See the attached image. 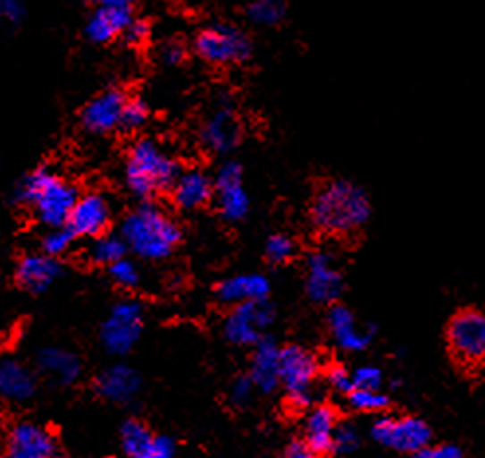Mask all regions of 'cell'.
<instances>
[{
	"label": "cell",
	"mask_w": 485,
	"mask_h": 458,
	"mask_svg": "<svg viewBox=\"0 0 485 458\" xmlns=\"http://www.w3.org/2000/svg\"><path fill=\"white\" fill-rule=\"evenodd\" d=\"M370 199L362 187L346 179H332L316 191L311 205V221L316 231L329 236H346L368 223Z\"/></svg>",
	"instance_id": "6da1fadb"
},
{
	"label": "cell",
	"mask_w": 485,
	"mask_h": 458,
	"mask_svg": "<svg viewBox=\"0 0 485 458\" xmlns=\"http://www.w3.org/2000/svg\"><path fill=\"white\" fill-rule=\"evenodd\" d=\"M121 236L128 250L144 260H165L181 241V231L163 208L144 203L124 218Z\"/></svg>",
	"instance_id": "7a4b0ae2"
},
{
	"label": "cell",
	"mask_w": 485,
	"mask_h": 458,
	"mask_svg": "<svg viewBox=\"0 0 485 458\" xmlns=\"http://www.w3.org/2000/svg\"><path fill=\"white\" fill-rule=\"evenodd\" d=\"M77 197L79 193L73 183L46 167L28 174L16 187L18 201L32 207L34 215L49 228L67 225Z\"/></svg>",
	"instance_id": "3957f363"
},
{
	"label": "cell",
	"mask_w": 485,
	"mask_h": 458,
	"mask_svg": "<svg viewBox=\"0 0 485 458\" xmlns=\"http://www.w3.org/2000/svg\"><path fill=\"white\" fill-rule=\"evenodd\" d=\"M180 172L177 159L162 144L142 138L128 154L126 183L136 197L150 199L170 189Z\"/></svg>",
	"instance_id": "277c9868"
},
{
	"label": "cell",
	"mask_w": 485,
	"mask_h": 458,
	"mask_svg": "<svg viewBox=\"0 0 485 458\" xmlns=\"http://www.w3.org/2000/svg\"><path fill=\"white\" fill-rule=\"evenodd\" d=\"M321 364L316 356L299 344L281 348L280 386L285 390L289 403L297 410H305L313 402V387L319 376Z\"/></svg>",
	"instance_id": "5b68a950"
},
{
	"label": "cell",
	"mask_w": 485,
	"mask_h": 458,
	"mask_svg": "<svg viewBox=\"0 0 485 458\" xmlns=\"http://www.w3.org/2000/svg\"><path fill=\"white\" fill-rule=\"evenodd\" d=\"M195 52L211 65H238L252 55V39L238 26L213 24L195 38Z\"/></svg>",
	"instance_id": "8992f818"
},
{
	"label": "cell",
	"mask_w": 485,
	"mask_h": 458,
	"mask_svg": "<svg viewBox=\"0 0 485 458\" xmlns=\"http://www.w3.org/2000/svg\"><path fill=\"white\" fill-rule=\"evenodd\" d=\"M144 328V309L138 301L126 300L113 307L101 328V343L108 354L130 352Z\"/></svg>",
	"instance_id": "52a82bcc"
},
{
	"label": "cell",
	"mask_w": 485,
	"mask_h": 458,
	"mask_svg": "<svg viewBox=\"0 0 485 458\" xmlns=\"http://www.w3.org/2000/svg\"><path fill=\"white\" fill-rule=\"evenodd\" d=\"M448 346L460 364H481L485 360V313L466 309L454 315L448 325Z\"/></svg>",
	"instance_id": "ba28073f"
},
{
	"label": "cell",
	"mask_w": 485,
	"mask_h": 458,
	"mask_svg": "<svg viewBox=\"0 0 485 458\" xmlns=\"http://www.w3.org/2000/svg\"><path fill=\"white\" fill-rule=\"evenodd\" d=\"M372 437L388 449L417 454L431 445L432 431L419 417L383 415L373 423Z\"/></svg>",
	"instance_id": "9c48e42d"
},
{
	"label": "cell",
	"mask_w": 485,
	"mask_h": 458,
	"mask_svg": "<svg viewBox=\"0 0 485 458\" xmlns=\"http://www.w3.org/2000/svg\"><path fill=\"white\" fill-rule=\"evenodd\" d=\"M273 307L267 300L234 305L229 317L224 318V335L234 344H257L273 323Z\"/></svg>",
	"instance_id": "30bf717a"
},
{
	"label": "cell",
	"mask_w": 485,
	"mask_h": 458,
	"mask_svg": "<svg viewBox=\"0 0 485 458\" xmlns=\"http://www.w3.org/2000/svg\"><path fill=\"white\" fill-rule=\"evenodd\" d=\"M201 144L213 154H229L242 138V123L229 98L216 105L201 126Z\"/></svg>",
	"instance_id": "8fae6325"
},
{
	"label": "cell",
	"mask_w": 485,
	"mask_h": 458,
	"mask_svg": "<svg viewBox=\"0 0 485 458\" xmlns=\"http://www.w3.org/2000/svg\"><path fill=\"white\" fill-rule=\"evenodd\" d=\"M305 290L314 303L329 305L339 301L344 290V277L334 258L326 250H316L306 260Z\"/></svg>",
	"instance_id": "7c38bea8"
},
{
	"label": "cell",
	"mask_w": 485,
	"mask_h": 458,
	"mask_svg": "<svg viewBox=\"0 0 485 458\" xmlns=\"http://www.w3.org/2000/svg\"><path fill=\"white\" fill-rule=\"evenodd\" d=\"M214 197L221 215L236 223L250 211V197L242 185V167L238 162H224L214 175Z\"/></svg>",
	"instance_id": "4fadbf2b"
},
{
	"label": "cell",
	"mask_w": 485,
	"mask_h": 458,
	"mask_svg": "<svg viewBox=\"0 0 485 458\" xmlns=\"http://www.w3.org/2000/svg\"><path fill=\"white\" fill-rule=\"evenodd\" d=\"M108 225H111V205L101 193H87L77 197L65 226L75 236L95 238L105 234Z\"/></svg>",
	"instance_id": "5bb4252c"
},
{
	"label": "cell",
	"mask_w": 485,
	"mask_h": 458,
	"mask_svg": "<svg viewBox=\"0 0 485 458\" xmlns=\"http://www.w3.org/2000/svg\"><path fill=\"white\" fill-rule=\"evenodd\" d=\"M54 437L36 423H16L8 433L4 458H54Z\"/></svg>",
	"instance_id": "9a60e30c"
},
{
	"label": "cell",
	"mask_w": 485,
	"mask_h": 458,
	"mask_svg": "<svg viewBox=\"0 0 485 458\" xmlns=\"http://www.w3.org/2000/svg\"><path fill=\"white\" fill-rule=\"evenodd\" d=\"M171 189L173 203L183 211H195L211 201L214 195L213 177L199 167L185 169L175 177Z\"/></svg>",
	"instance_id": "2e32d148"
},
{
	"label": "cell",
	"mask_w": 485,
	"mask_h": 458,
	"mask_svg": "<svg viewBox=\"0 0 485 458\" xmlns=\"http://www.w3.org/2000/svg\"><path fill=\"white\" fill-rule=\"evenodd\" d=\"M126 97L118 89H108V91L96 95L83 108L81 121L88 132L93 134H108L121 124V113Z\"/></svg>",
	"instance_id": "e0dca14e"
},
{
	"label": "cell",
	"mask_w": 485,
	"mask_h": 458,
	"mask_svg": "<svg viewBox=\"0 0 485 458\" xmlns=\"http://www.w3.org/2000/svg\"><path fill=\"white\" fill-rule=\"evenodd\" d=\"M329 331L334 344L346 352H362L372 343V331L368 327H360L358 318L344 305H332L329 317Z\"/></svg>",
	"instance_id": "ac0fdd59"
},
{
	"label": "cell",
	"mask_w": 485,
	"mask_h": 458,
	"mask_svg": "<svg viewBox=\"0 0 485 458\" xmlns=\"http://www.w3.org/2000/svg\"><path fill=\"white\" fill-rule=\"evenodd\" d=\"M272 292V284L263 274H236L226 277L216 287V295L226 305L263 301Z\"/></svg>",
	"instance_id": "d6986e66"
},
{
	"label": "cell",
	"mask_w": 485,
	"mask_h": 458,
	"mask_svg": "<svg viewBox=\"0 0 485 458\" xmlns=\"http://www.w3.org/2000/svg\"><path fill=\"white\" fill-rule=\"evenodd\" d=\"M36 376L16 358H0V397L13 403H26L36 394Z\"/></svg>",
	"instance_id": "ffe728a7"
},
{
	"label": "cell",
	"mask_w": 485,
	"mask_h": 458,
	"mask_svg": "<svg viewBox=\"0 0 485 458\" xmlns=\"http://www.w3.org/2000/svg\"><path fill=\"white\" fill-rule=\"evenodd\" d=\"M142 390V380L134 368L126 364H116L106 368V370L98 376L96 380V392L101 394L105 400L114 403H128L136 400V395Z\"/></svg>",
	"instance_id": "44dd1931"
},
{
	"label": "cell",
	"mask_w": 485,
	"mask_h": 458,
	"mask_svg": "<svg viewBox=\"0 0 485 458\" xmlns=\"http://www.w3.org/2000/svg\"><path fill=\"white\" fill-rule=\"evenodd\" d=\"M254 346L255 351L252 356V368L247 376L252 377L255 390L270 394L275 387H280L281 348L273 341H267V338H262V341Z\"/></svg>",
	"instance_id": "7402d4cb"
},
{
	"label": "cell",
	"mask_w": 485,
	"mask_h": 458,
	"mask_svg": "<svg viewBox=\"0 0 485 458\" xmlns=\"http://www.w3.org/2000/svg\"><path fill=\"white\" fill-rule=\"evenodd\" d=\"M59 274H62V266H59L57 258L47 254H28L18 264L16 277L22 287L28 292H46L52 285Z\"/></svg>",
	"instance_id": "603a6c76"
},
{
	"label": "cell",
	"mask_w": 485,
	"mask_h": 458,
	"mask_svg": "<svg viewBox=\"0 0 485 458\" xmlns=\"http://www.w3.org/2000/svg\"><path fill=\"white\" fill-rule=\"evenodd\" d=\"M39 372L59 386H71L81 376V360L65 348L47 346L38 354Z\"/></svg>",
	"instance_id": "cb8c5ba5"
},
{
	"label": "cell",
	"mask_w": 485,
	"mask_h": 458,
	"mask_svg": "<svg viewBox=\"0 0 485 458\" xmlns=\"http://www.w3.org/2000/svg\"><path fill=\"white\" fill-rule=\"evenodd\" d=\"M134 20L132 8H96L85 24V36L95 44H108Z\"/></svg>",
	"instance_id": "d4e9b609"
},
{
	"label": "cell",
	"mask_w": 485,
	"mask_h": 458,
	"mask_svg": "<svg viewBox=\"0 0 485 458\" xmlns=\"http://www.w3.org/2000/svg\"><path fill=\"white\" fill-rule=\"evenodd\" d=\"M339 425V417L329 405L311 407L305 417V441L319 454L332 451V437Z\"/></svg>",
	"instance_id": "484cf974"
},
{
	"label": "cell",
	"mask_w": 485,
	"mask_h": 458,
	"mask_svg": "<svg viewBox=\"0 0 485 458\" xmlns=\"http://www.w3.org/2000/svg\"><path fill=\"white\" fill-rule=\"evenodd\" d=\"M287 16L285 0H250L246 4V18L254 26L273 28L280 26Z\"/></svg>",
	"instance_id": "4316f807"
},
{
	"label": "cell",
	"mask_w": 485,
	"mask_h": 458,
	"mask_svg": "<svg viewBox=\"0 0 485 458\" xmlns=\"http://www.w3.org/2000/svg\"><path fill=\"white\" fill-rule=\"evenodd\" d=\"M126 250L128 248L122 241V236L101 234V236H95L91 246H88V258H91L95 264L111 266L121 260V258H124Z\"/></svg>",
	"instance_id": "83f0119b"
},
{
	"label": "cell",
	"mask_w": 485,
	"mask_h": 458,
	"mask_svg": "<svg viewBox=\"0 0 485 458\" xmlns=\"http://www.w3.org/2000/svg\"><path fill=\"white\" fill-rule=\"evenodd\" d=\"M121 439H122V449L130 458H142L144 453L150 446L154 435L150 429L140 421H126L121 429Z\"/></svg>",
	"instance_id": "f1b7e54d"
},
{
	"label": "cell",
	"mask_w": 485,
	"mask_h": 458,
	"mask_svg": "<svg viewBox=\"0 0 485 458\" xmlns=\"http://www.w3.org/2000/svg\"><path fill=\"white\" fill-rule=\"evenodd\" d=\"M348 395V403L352 410L362 411V413H380L388 407L389 400L381 390H360V387H354Z\"/></svg>",
	"instance_id": "f546056e"
},
{
	"label": "cell",
	"mask_w": 485,
	"mask_h": 458,
	"mask_svg": "<svg viewBox=\"0 0 485 458\" xmlns=\"http://www.w3.org/2000/svg\"><path fill=\"white\" fill-rule=\"evenodd\" d=\"M147 116H150V108H147L142 98H126L118 128L124 132H136L147 123Z\"/></svg>",
	"instance_id": "4dcf8cb0"
},
{
	"label": "cell",
	"mask_w": 485,
	"mask_h": 458,
	"mask_svg": "<svg viewBox=\"0 0 485 458\" xmlns=\"http://www.w3.org/2000/svg\"><path fill=\"white\" fill-rule=\"evenodd\" d=\"M75 234L67 226H52L42 238V250L52 258L63 256L71 248Z\"/></svg>",
	"instance_id": "1f68e13d"
},
{
	"label": "cell",
	"mask_w": 485,
	"mask_h": 458,
	"mask_svg": "<svg viewBox=\"0 0 485 458\" xmlns=\"http://www.w3.org/2000/svg\"><path fill=\"white\" fill-rule=\"evenodd\" d=\"M297 252V244L291 236L287 234H272L265 242V256L272 264L289 262Z\"/></svg>",
	"instance_id": "d6a6232c"
},
{
	"label": "cell",
	"mask_w": 485,
	"mask_h": 458,
	"mask_svg": "<svg viewBox=\"0 0 485 458\" xmlns=\"http://www.w3.org/2000/svg\"><path fill=\"white\" fill-rule=\"evenodd\" d=\"M108 270H111L113 280L121 287H136L140 284V270H138V266L132 260H128L126 256L108 266Z\"/></svg>",
	"instance_id": "836d02e7"
},
{
	"label": "cell",
	"mask_w": 485,
	"mask_h": 458,
	"mask_svg": "<svg viewBox=\"0 0 485 458\" xmlns=\"http://www.w3.org/2000/svg\"><path fill=\"white\" fill-rule=\"evenodd\" d=\"M360 445V433L352 423H339L332 437V451L334 453H352Z\"/></svg>",
	"instance_id": "e575fe53"
},
{
	"label": "cell",
	"mask_w": 485,
	"mask_h": 458,
	"mask_svg": "<svg viewBox=\"0 0 485 458\" xmlns=\"http://www.w3.org/2000/svg\"><path fill=\"white\" fill-rule=\"evenodd\" d=\"M352 382L354 387H360V390H380L383 384V374L378 366L364 364L352 372Z\"/></svg>",
	"instance_id": "d590c367"
},
{
	"label": "cell",
	"mask_w": 485,
	"mask_h": 458,
	"mask_svg": "<svg viewBox=\"0 0 485 458\" xmlns=\"http://www.w3.org/2000/svg\"><path fill=\"white\" fill-rule=\"evenodd\" d=\"M326 384H329L336 394H350L354 390L352 372L346 370L340 364H334L326 370Z\"/></svg>",
	"instance_id": "8d00e7d4"
},
{
	"label": "cell",
	"mask_w": 485,
	"mask_h": 458,
	"mask_svg": "<svg viewBox=\"0 0 485 458\" xmlns=\"http://www.w3.org/2000/svg\"><path fill=\"white\" fill-rule=\"evenodd\" d=\"M255 386L250 376H238L230 386V402L234 405H244L252 400Z\"/></svg>",
	"instance_id": "74e56055"
},
{
	"label": "cell",
	"mask_w": 485,
	"mask_h": 458,
	"mask_svg": "<svg viewBox=\"0 0 485 458\" xmlns=\"http://www.w3.org/2000/svg\"><path fill=\"white\" fill-rule=\"evenodd\" d=\"M173 454H175L173 439H170V437H165V435H157V437L154 435V439L142 458H173Z\"/></svg>",
	"instance_id": "f35d334b"
},
{
	"label": "cell",
	"mask_w": 485,
	"mask_h": 458,
	"mask_svg": "<svg viewBox=\"0 0 485 458\" xmlns=\"http://www.w3.org/2000/svg\"><path fill=\"white\" fill-rule=\"evenodd\" d=\"M26 14L22 0H0V20L6 24H20Z\"/></svg>",
	"instance_id": "ab89813d"
},
{
	"label": "cell",
	"mask_w": 485,
	"mask_h": 458,
	"mask_svg": "<svg viewBox=\"0 0 485 458\" xmlns=\"http://www.w3.org/2000/svg\"><path fill=\"white\" fill-rule=\"evenodd\" d=\"M414 458H464V453L456 445H429L414 454Z\"/></svg>",
	"instance_id": "60d3db41"
},
{
	"label": "cell",
	"mask_w": 485,
	"mask_h": 458,
	"mask_svg": "<svg viewBox=\"0 0 485 458\" xmlns=\"http://www.w3.org/2000/svg\"><path fill=\"white\" fill-rule=\"evenodd\" d=\"M122 34H124L128 44L142 46L146 39L150 38V26H147V22H144V20H132V22L126 26Z\"/></svg>",
	"instance_id": "b9f144b4"
},
{
	"label": "cell",
	"mask_w": 485,
	"mask_h": 458,
	"mask_svg": "<svg viewBox=\"0 0 485 458\" xmlns=\"http://www.w3.org/2000/svg\"><path fill=\"white\" fill-rule=\"evenodd\" d=\"M160 57L167 65H180L185 59V47L180 42H167L160 49Z\"/></svg>",
	"instance_id": "7bdbcfd3"
},
{
	"label": "cell",
	"mask_w": 485,
	"mask_h": 458,
	"mask_svg": "<svg viewBox=\"0 0 485 458\" xmlns=\"http://www.w3.org/2000/svg\"><path fill=\"white\" fill-rule=\"evenodd\" d=\"M319 456L321 454L316 453L305 439L303 441H293L291 445H287L285 454H283V458H319Z\"/></svg>",
	"instance_id": "ee69618b"
},
{
	"label": "cell",
	"mask_w": 485,
	"mask_h": 458,
	"mask_svg": "<svg viewBox=\"0 0 485 458\" xmlns=\"http://www.w3.org/2000/svg\"><path fill=\"white\" fill-rule=\"evenodd\" d=\"M85 3L95 6V10L96 8H106V10H113V8H132V0H85Z\"/></svg>",
	"instance_id": "f6af8a7d"
}]
</instances>
